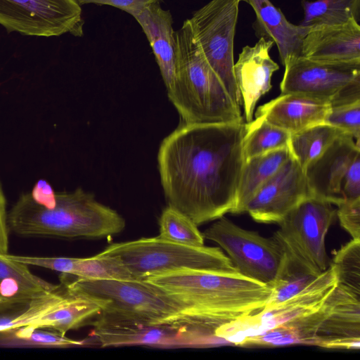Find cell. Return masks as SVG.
<instances>
[{"label": "cell", "mask_w": 360, "mask_h": 360, "mask_svg": "<svg viewBox=\"0 0 360 360\" xmlns=\"http://www.w3.org/2000/svg\"><path fill=\"white\" fill-rule=\"evenodd\" d=\"M241 1L211 0L188 19L208 63L239 107L242 98L234 77L233 45Z\"/></svg>", "instance_id": "obj_8"}, {"label": "cell", "mask_w": 360, "mask_h": 360, "mask_svg": "<svg viewBox=\"0 0 360 360\" xmlns=\"http://www.w3.org/2000/svg\"><path fill=\"white\" fill-rule=\"evenodd\" d=\"M330 108L327 100L297 93H282L259 106L255 117L294 134L309 127L323 123Z\"/></svg>", "instance_id": "obj_19"}, {"label": "cell", "mask_w": 360, "mask_h": 360, "mask_svg": "<svg viewBox=\"0 0 360 360\" xmlns=\"http://www.w3.org/2000/svg\"><path fill=\"white\" fill-rule=\"evenodd\" d=\"M30 195L32 199L41 206L51 208L55 205L56 193L46 180H39L34 186Z\"/></svg>", "instance_id": "obj_37"}, {"label": "cell", "mask_w": 360, "mask_h": 360, "mask_svg": "<svg viewBox=\"0 0 360 360\" xmlns=\"http://www.w3.org/2000/svg\"><path fill=\"white\" fill-rule=\"evenodd\" d=\"M273 45V41L260 37L255 45L245 46L234 63V77L247 123L252 120L257 102L271 89L272 75L279 69L269 54Z\"/></svg>", "instance_id": "obj_17"}, {"label": "cell", "mask_w": 360, "mask_h": 360, "mask_svg": "<svg viewBox=\"0 0 360 360\" xmlns=\"http://www.w3.org/2000/svg\"><path fill=\"white\" fill-rule=\"evenodd\" d=\"M345 134L337 127L320 123L291 134L288 148L292 157L304 171L334 141Z\"/></svg>", "instance_id": "obj_25"}, {"label": "cell", "mask_w": 360, "mask_h": 360, "mask_svg": "<svg viewBox=\"0 0 360 360\" xmlns=\"http://www.w3.org/2000/svg\"><path fill=\"white\" fill-rule=\"evenodd\" d=\"M338 285L333 264L298 293L271 307L240 316L215 330L229 345L240 346L247 339L319 309Z\"/></svg>", "instance_id": "obj_10"}, {"label": "cell", "mask_w": 360, "mask_h": 360, "mask_svg": "<svg viewBox=\"0 0 360 360\" xmlns=\"http://www.w3.org/2000/svg\"><path fill=\"white\" fill-rule=\"evenodd\" d=\"M291 157L288 147L274 150L245 160L237 188L233 214L245 212L257 191Z\"/></svg>", "instance_id": "obj_24"}, {"label": "cell", "mask_w": 360, "mask_h": 360, "mask_svg": "<svg viewBox=\"0 0 360 360\" xmlns=\"http://www.w3.org/2000/svg\"><path fill=\"white\" fill-rule=\"evenodd\" d=\"M309 196L311 195L304 172L291 155L257 191L245 212L257 222L278 224Z\"/></svg>", "instance_id": "obj_14"}, {"label": "cell", "mask_w": 360, "mask_h": 360, "mask_svg": "<svg viewBox=\"0 0 360 360\" xmlns=\"http://www.w3.org/2000/svg\"><path fill=\"white\" fill-rule=\"evenodd\" d=\"M60 282L69 293L91 300L103 312L199 328L191 306L146 280L85 279L61 274Z\"/></svg>", "instance_id": "obj_5"}, {"label": "cell", "mask_w": 360, "mask_h": 360, "mask_svg": "<svg viewBox=\"0 0 360 360\" xmlns=\"http://www.w3.org/2000/svg\"><path fill=\"white\" fill-rule=\"evenodd\" d=\"M93 335L101 347L128 345L200 346L197 330L184 324H156L101 311L93 322Z\"/></svg>", "instance_id": "obj_13"}, {"label": "cell", "mask_w": 360, "mask_h": 360, "mask_svg": "<svg viewBox=\"0 0 360 360\" xmlns=\"http://www.w3.org/2000/svg\"><path fill=\"white\" fill-rule=\"evenodd\" d=\"M317 277V276H316ZM316 277L285 267L279 277L271 285L272 292L264 307H271L292 297Z\"/></svg>", "instance_id": "obj_32"}, {"label": "cell", "mask_w": 360, "mask_h": 360, "mask_svg": "<svg viewBox=\"0 0 360 360\" xmlns=\"http://www.w3.org/2000/svg\"><path fill=\"white\" fill-rule=\"evenodd\" d=\"M301 56L321 62L360 63L359 22L352 19L311 27L303 39Z\"/></svg>", "instance_id": "obj_18"}, {"label": "cell", "mask_w": 360, "mask_h": 360, "mask_svg": "<svg viewBox=\"0 0 360 360\" xmlns=\"http://www.w3.org/2000/svg\"><path fill=\"white\" fill-rule=\"evenodd\" d=\"M83 340L68 338L57 331H46L44 328L24 326L0 333L1 348H67L81 346Z\"/></svg>", "instance_id": "obj_28"}, {"label": "cell", "mask_w": 360, "mask_h": 360, "mask_svg": "<svg viewBox=\"0 0 360 360\" xmlns=\"http://www.w3.org/2000/svg\"><path fill=\"white\" fill-rule=\"evenodd\" d=\"M245 134L243 122L183 123L167 136L158 164L168 206L197 226L231 212L245 162Z\"/></svg>", "instance_id": "obj_1"}, {"label": "cell", "mask_w": 360, "mask_h": 360, "mask_svg": "<svg viewBox=\"0 0 360 360\" xmlns=\"http://www.w3.org/2000/svg\"><path fill=\"white\" fill-rule=\"evenodd\" d=\"M0 25L27 36L80 37L84 20L77 0H0Z\"/></svg>", "instance_id": "obj_12"}, {"label": "cell", "mask_w": 360, "mask_h": 360, "mask_svg": "<svg viewBox=\"0 0 360 360\" xmlns=\"http://www.w3.org/2000/svg\"><path fill=\"white\" fill-rule=\"evenodd\" d=\"M27 265L40 266L85 279H130L128 271L115 259L99 254L91 257H57L3 255Z\"/></svg>", "instance_id": "obj_22"}, {"label": "cell", "mask_w": 360, "mask_h": 360, "mask_svg": "<svg viewBox=\"0 0 360 360\" xmlns=\"http://www.w3.org/2000/svg\"><path fill=\"white\" fill-rule=\"evenodd\" d=\"M158 236L179 244L204 245L205 238L198 226L187 216L168 205L159 219Z\"/></svg>", "instance_id": "obj_30"}, {"label": "cell", "mask_w": 360, "mask_h": 360, "mask_svg": "<svg viewBox=\"0 0 360 360\" xmlns=\"http://www.w3.org/2000/svg\"><path fill=\"white\" fill-rule=\"evenodd\" d=\"M283 65L281 93L314 96L328 101L330 106L360 100V63L321 62L300 56Z\"/></svg>", "instance_id": "obj_11"}, {"label": "cell", "mask_w": 360, "mask_h": 360, "mask_svg": "<svg viewBox=\"0 0 360 360\" xmlns=\"http://www.w3.org/2000/svg\"><path fill=\"white\" fill-rule=\"evenodd\" d=\"M67 292L66 299L45 314L34 328L51 329L65 335L101 313L100 307L94 302Z\"/></svg>", "instance_id": "obj_26"}, {"label": "cell", "mask_w": 360, "mask_h": 360, "mask_svg": "<svg viewBox=\"0 0 360 360\" xmlns=\"http://www.w3.org/2000/svg\"><path fill=\"white\" fill-rule=\"evenodd\" d=\"M59 286L33 274L28 265L0 255V301L6 307H21Z\"/></svg>", "instance_id": "obj_23"}, {"label": "cell", "mask_w": 360, "mask_h": 360, "mask_svg": "<svg viewBox=\"0 0 360 360\" xmlns=\"http://www.w3.org/2000/svg\"><path fill=\"white\" fill-rule=\"evenodd\" d=\"M143 29L153 51L166 89L173 84L176 65V36L172 17L160 2L150 4L134 17Z\"/></svg>", "instance_id": "obj_21"}, {"label": "cell", "mask_w": 360, "mask_h": 360, "mask_svg": "<svg viewBox=\"0 0 360 360\" xmlns=\"http://www.w3.org/2000/svg\"><path fill=\"white\" fill-rule=\"evenodd\" d=\"M335 215L332 203L314 196L286 214L272 236L284 253L285 268L314 277L326 270L325 240Z\"/></svg>", "instance_id": "obj_7"}, {"label": "cell", "mask_w": 360, "mask_h": 360, "mask_svg": "<svg viewBox=\"0 0 360 360\" xmlns=\"http://www.w3.org/2000/svg\"><path fill=\"white\" fill-rule=\"evenodd\" d=\"M331 263L337 271L338 283L360 295V239L344 245Z\"/></svg>", "instance_id": "obj_31"}, {"label": "cell", "mask_w": 360, "mask_h": 360, "mask_svg": "<svg viewBox=\"0 0 360 360\" xmlns=\"http://www.w3.org/2000/svg\"><path fill=\"white\" fill-rule=\"evenodd\" d=\"M255 11L253 28L258 37L276 44L283 65L290 58L301 56L302 44L311 27L289 22L270 0H242Z\"/></svg>", "instance_id": "obj_20"}, {"label": "cell", "mask_w": 360, "mask_h": 360, "mask_svg": "<svg viewBox=\"0 0 360 360\" xmlns=\"http://www.w3.org/2000/svg\"><path fill=\"white\" fill-rule=\"evenodd\" d=\"M8 231L6 198L0 186V255L8 253Z\"/></svg>", "instance_id": "obj_38"}, {"label": "cell", "mask_w": 360, "mask_h": 360, "mask_svg": "<svg viewBox=\"0 0 360 360\" xmlns=\"http://www.w3.org/2000/svg\"><path fill=\"white\" fill-rule=\"evenodd\" d=\"M336 205L341 226L349 233L352 239H360V198L342 200Z\"/></svg>", "instance_id": "obj_34"}, {"label": "cell", "mask_w": 360, "mask_h": 360, "mask_svg": "<svg viewBox=\"0 0 360 360\" xmlns=\"http://www.w3.org/2000/svg\"><path fill=\"white\" fill-rule=\"evenodd\" d=\"M325 123L352 136L356 141L360 138V100L330 106Z\"/></svg>", "instance_id": "obj_33"}, {"label": "cell", "mask_w": 360, "mask_h": 360, "mask_svg": "<svg viewBox=\"0 0 360 360\" xmlns=\"http://www.w3.org/2000/svg\"><path fill=\"white\" fill-rule=\"evenodd\" d=\"M290 134L267 122L260 117H255L245 123V134L243 150L244 159L259 155L274 150L288 148Z\"/></svg>", "instance_id": "obj_29"}, {"label": "cell", "mask_w": 360, "mask_h": 360, "mask_svg": "<svg viewBox=\"0 0 360 360\" xmlns=\"http://www.w3.org/2000/svg\"><path fill=\"white\" fill-rule=\"evenodd\" d=\"M15 309H17V308H15ZM13 309H11V308L6 307L4 304H2L0 301V314L4 313L6 311L13 310Z\"/></svg>", "instance_id": "obj_39"}, {"label": "cell", "mask_w": 360, "mask_h": 360, "mask_svg": "<svg viewBox=\"0 0 360 360\" xmlns=\"http://www.w3.org/2000/svg\"><path fill=\"white\" fill-rule=\"evenodd\" d=\"M9 230L23 236L101 238L121 233L124 218L82 188L56 193V203L46 208L30 193L22 195L8 214Z\"/></svg>", "instance_id": "obj_3"}, {"label": "cell", "mask_w": 360, "mask_h": 360, "mask_svg": "<svg viewBox=\"0 0 360 360\" xmlns=\"http://www.w3.org/2000/svg\"><path fill=\"white\" fill-rule=\"evenodd\" d=\"M160 0H77L82 6L86 4L108 5L120 8L133 17L139 14L146 7Z\"/></svg>", "instance_id": "obj_36"}, {"label": "cell", "mask_w": 360, "mask_h": 360, "mask_svg": "<svg viewBox=\"0 0 360 360\" xmlns=\"http://www.w3.org/2000/svg\"><path fill=\"white\" fill-rule=\"evenodd\" d=\"M175 77L167 95L184 123L241 122L233 101L199 45L188 19L175 32Z\"/></svg>", "instance_id": "obj_4"}, {"label": "cell", "mask_w": 360, "mask_h": 360, "mask_svg": "<svg viewBox=\"0 0 360 360\" xmlns=\"http://www.w3.org/2000/svg\"><path fill=\"white\" fill-rule=\"evenodd\" d=\"M327 312L313 346L326 349L360 348V295L338 283L326 299Z\"/></svg>", "instance_id": "obj_15"}, {"label": "cell", "mask_w": 360, "mask_h": 360, "mask_svg": "<svg viewBox=\"0 0 360 360\" xmlns=\"http://www.w3.org/2000/svg\"><path fill=\"white\" fill-rule=\"evenodd\" d=\"M304 17L300 24L312 27L360 21V0H302Z\"/></svg>", "instance_id": "obj_27"}, {"label": "cell", "mask_w": 360, "mask_h": 360, "mask_svg": "<svg viewBox=\"0 0 360 360\" xmlns=\"http://www.w3.org/2000/svg\"><path fill=\"white\" fill-rule=\"evenodd\" d=\"M202 235L225 250L239 274L251 279L271 285L285 267L284 253L273 237L244 229L224 216Z\"/></svg>", "instance_id": "obj_9"}, {"label": "cell", "mask_w": 360, "mask_h": 360, "mask_svg": "<svg viewBox=\"0 0 360 360\" xmlns=\"http://www.w3.org/2000/svg\"><path fill=\"white\" fill-rule=\"evenodd\" d=\"M145 280L191 306L200 327L212 335L221 326L262 309L272 292L269 285L238 271L184 268Z\"/></svg>", "instance_id": "obj_2"}, {"label": "cell", "mask_w": 360, "mask_h": 360, "mask_svg": "<svg viewBox=\"0 0 360 360\" xmlns=\"http://www.w3.org/2000/svg\"><path fill=\"white\" fill-rule=\"evenodd\" d=\"M98 254L115 259L139 280L184 268L237 271L219 248L186 245L158 236L112 243Z\"/></svg>", "instance_id": "obj_6"}, {"label": "cell", "mask_w": 360, "mask_h": 360, "mask_svg": "<svg viewBox=\"0 0 360 360\" xmlns=\"http://www.w3.org/2000/svg\"><path fill=\"white\" fill-rule=\"evenodd\" d=\"M341 194L344 200L360 198V153L354 158L345 174Z\"/></svg>", "instance_id": "obj_35"}, {"label": "cell", "mask_w": 360, "mask_h": 360, "mask_svg": "<svg viewBox=\"0 0 360 360\" xmlns=\"http://www.w3.org/2000/svg\"><path fill=\"white\" fill-rule=\"evenodd\" d=\"M360 153L359 141L347 134L338 137L304 169L311 196L337 205L344 200L341 184L354 158Z\"/></svg>", "instance_id": "obj_16"}]
</instances>
